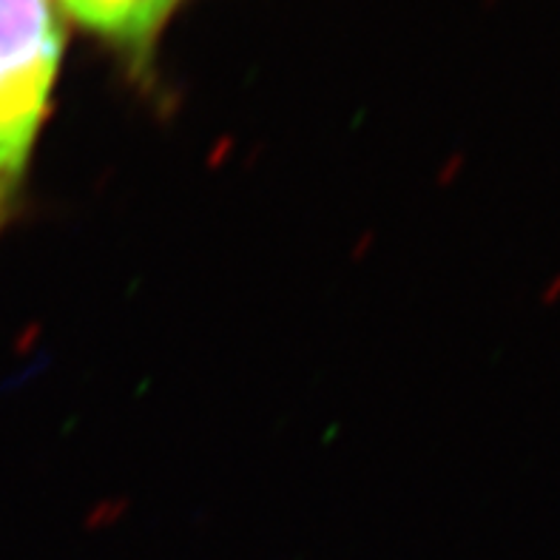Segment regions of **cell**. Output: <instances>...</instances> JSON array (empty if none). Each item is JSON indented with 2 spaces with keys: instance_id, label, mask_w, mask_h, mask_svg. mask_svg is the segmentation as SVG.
<instances>
[{
  "instance_id": "6da1fadb",
  "label": "cell",
  "mask_w": 560,
  "mask_h": 560,
  "mask_svg": "<svg viewBox=\"0 0 560 560\" xmlns=\"http://www.w3.org/2000/svg\"><path fill=\"white\" fill-rule=\"evenodd\" d=\"M63 55L66 26L55 0H0V234L26 211Z\"/></svg>"
},
{
  "instance_id": "7a4b0ae2",
  "label": "cell",
  "mask_w": 560,
  "mask_h": 560,
  "mask_svg": "<svg viewBox=\"0 0 560 560\" xmlns=\"http://www.w3.org/2000/svg\"><path fill=\"white\" fill-rule=\"evenodd\" d=\"M183 0H55L89 35L106 43L135 74L154 63L156 40Z\"/></svg>"
}]
</instances>
